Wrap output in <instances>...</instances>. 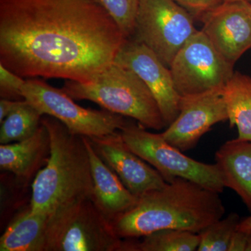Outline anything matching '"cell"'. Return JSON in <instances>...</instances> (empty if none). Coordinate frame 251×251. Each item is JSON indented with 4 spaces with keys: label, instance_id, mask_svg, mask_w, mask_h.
Instances as JSON below:
<instances>
[{
    "label": "cell",
    "instance_id": "6da1fadb",
    "mask_svg": "<svg viewBox=\"0 0 251 251\" xmlns=\"http://www.w3.org/2000/svg\"><path fill=\"white\" fill-rule=\"evenodd\" d=\"M127 39L99 0H0V64L23 78L90 82Z\"/></svg>",
    "mask_w": 251,
    "mask_h": 251
},
{
    "label": "cell",
    "instance_id": "7a4b0ae2",
    "mask_svg": "<svg viewBox=\"0 0 251 251\" xmlns=\"http://www.w3.org/2000/svg\"><path fill=\"white\" fill-rule=\"evenodd\" d=\"M219 194L190 180L176 178L138 198L131 209L112 220V226L123 239L164 229L198 234L226 213Z\"/></svg>",
    "mask_w": 251,
    "mask_h": 251
},
{
    "label": "cell",
    "instance_id": "3957f363",
    "mask_svg": "<svg viewBox=\"0 0 251 251\" xmlns=\"http://www.w3.org/2000/svg\"><path fill=\"white\" fill-rule=\"evenodd\" d=\"M41 123L49 130L50 154L33 181L29 207L36 214L49 216L73 200L93 199L94 183L83 136L71 133L49 115H43Z\"/></svg>",
    "mask_w": 251,
    "mask_h": 251
},
{
    "label": "cell",
    "instance_id": "277c9868",
    "mask_svg": "<svg viewBox=\"0 0 251 251\" xmlns=\"http://www.w3.org/2000/svg\"><path fill=\"white\" fill-rule=\"evenodd\" d=\"M62 90L74 100H91L104 110L136 120L145 128L167 127L156 99L134 72L112 63L94 80H65Z\"/></svg>",
    "mask_w": 251,
    "mask_h": 251
},
{
    "label": "cell",
    "instance_id": "5b68a950",
    "mask_svg": "<svg viewBox=\"0 0 251 251\" xmlns=\"http://www.w3.org/2000/svg\"><path fill=\"white\" fill-rule=\"evenodd\" d=\"M125 244L92 198L73 200L48 218L45 251H124Z\"/></svg>",
    "mask_w": 251,
    "mask_h": 251
},
{
    "label": "cell",
    "instance_id": "8992f818",
    "mask_svg": "<svg viewBox=\"0 0 251 251\" xmlns=\"http://www.w3.org/2000/svg\"><path fill=\"white\" fill-rule=\"evenodd\" d=\"M128 148L153 166L166 182L183 178L221 193L225 186L216 164L190 158L173 146L161 133L148 131L140 124L127 120L120 130Z\"/></svg>",
    "mask_w": 251,
    "mask_h": 251
},
{
    "label": "cell",
    "instance_id": "52a82bcc",
    "mask_svg": "<svg viewBox=\"0 0 251 251\" xmlns=\"http://www.w3.org/2000/svg\"><path fill=\"white\" fill-rule=\"evenodd\" d=\"M25 100L42 115L57 119L74 134L102 137L119 131L127 120L106 110L85 108L74 102L62 89H57L39 78L26 79L23 86Z\"/></svg>",
    "mask_w": 251,
    "mask_h": 251
},
{
    "label": "cell",
    "instance_id": "ba28073f",
    "mask_svg": "<svg viewBox=\"0 0 251 251\" xmlns=\"http://www.w3.org/2000/svg\"><path fill=\"white\" fill-rule=\"evenodd\" d=\"M195 19L173 0H140L131 38L151 50L167 67L196 32Z\"/></svg>",
    "mask_w": 251,
    "mask_h": 251
},
{
    "label": "cell",
    "instance_id": "9c48e42d",
    "mask_svg": "<svg viewBox=\"0 0 251 251\" xmlns=\"http://www.w3.org/2000/svg\"><path fill=\"white\" fill-rule=\"evenodd\" d=\"M233 68L201 29L180 50L170 69L175 89L182 97L224 88Z\"/></svg>",
    "mask_w": 251,
    "mask_h": 251
},
{
    "label": "cell",
    "instance_id": "30bf717a",
    "mask_svg": "<svg viewBox=\"0 0 251 251\" xmlns=\"http://www.w3.org/2000/svg\"><path fill=\"white\" fill-rule=\"evenodd\" d=\"M227 120L223 88L214 89L181 97L179 115L161 134L168 143L184 152L195 148L213 126Z\"/></svg>",
    "mask_w": 251,
    "mask_h": 251
},
{
    "label": "cell",
    "instance_id": "8fae6325",
    "mask_svg": "<svg viewBox=\"0 0 251 251\" xmlns=\"http://www.w3.org/2000/svg\"><path fill=\"white\" fill-rule=\"evenodd\" d=\"M115 63L134 72L156 99L167 126L179 112V94L175 89L170 68L151 50L133 38L127 39L117 54Z\"/></svg>",
    "mask_w": 251,
    "mask_h": 251
},
{
    "label": "cell",
    "instance_id": "7c38bea8",
    "mask_svg": "<svg viewBox=\"0 0 251 251\" xmlns=\"http://www.w3.org/2000/svg\"><path fill=\"white\" fill-rule=\"evenodd\" d=\"M250 3L224 1L201 22V30L221 55L232 65L251 49Z\"/></svg>",
    "mask_w": 251,
    "mask_h": 251
},
{
    "label": "cell",
    "instance_id": "4fadbf2b",
    "mask_svg": "<svg viewBox=\"0 0 251 251\" xmlns=\"http://www.w3.org/2000/svg\"><path fill=\"white\" fill-rule=\"evenodd\" d=\"M89 138L99 156L135 197L138 198L166 184L155 168L128 148L120 130L105 136Z\"/></svg>",
    "mask_w": 251,
    "mask_h": 251
},
{
    "label": "cell",
    "instance_id": "5bb4252c",
    "mask_svg": "<svg viewBox=\"0 0 251 251\" xmlns=\"http://www.w3.org/2000/svg\"><path fill=\"white\" fill-rule=\"evenodd\" d=\"M91 163L93 201L104 215L112 220L136 204L138 198L127 189L119 176L99 156L88 137L83 136Z\"/></svg>",
    "mask_w": 251,
    "mask_h": 251
},
{
    "label": "cell",
    "instance_id": "9a60e30c",
    "mask_svg": "<svg viewBox=\"0 0 251 251\" xmlns=\"http://www.w3.org/2000/svg\"><path fill=\"white\" fill-rule=\"evenodd\" d=\"M50 154L49 130L41 123L29 138L0 145V168L13 173L20 180L27 181L46 166Z\"/></svg>",
    "mask_w": 251,
    "mask_h": 251
},
{
    "label": "cell",
    "instance_id": "2e32d148",
    "mask_svg": "<svg viewBox=\"0 0 251 251\" xmlns=\"http://www.w3.org/2000/svg\"><path fill=\"white\" fill-rule=\"evenodd\" d=\"M225 188L233 190L251 214V141L227 140L215 153Z\"/></svg>",
    "mask_w": 251,
    "mask_h": 251
},
{
    "label": "cell",
    "instance_id": "e0dca14e",
    "mask_svg": "<svg viewBox=\"0 0 251 251\" xmlns=\"http://www.w3.org/2000/svg\"><path fill=\"white\" fill-rule=\"evenodd\" d=\"M48 218L30 207L20 213L0 238V251H45Z\"/></svg>",
    "mask_w": 251,
    "mask_h": 251
},
{
    "label": "cell",
    "instance_id": "ac0fdd59",
    "mask_svg": "<svg viewBox=\"0 0 251 251\" xmlns=\"http://www.w3.org/2000/svg\"><path fill=\"white\" fill-rule=\"evenodd\" d=\"M231 127L236 126L238 139L251 141V77L234 72L223 88Z\"/></svg>",
    "mask_w": 251,
    "mask_h": 251
},
{
    "label": "cell",
    "instance_id": "d6986e66",
    "mask_svg": "<svg viewBox=\"0 0 251 251\" xmlns=\"http://www.w3.org/2000/svg\"><path fill=\"white\" fill-rule=\"evenodd\" d=\"M142 238L127 239L125 251H195L200 243L199 234L181 229H161Z\"/></svg>",
    "mask_w": 251,
    "mask_h": 251
},
{
    "label": "cell",
    "instance_id": "ffe728a7",
    "mask_svg": "<svg viewBox=\"0 0 251 251\" xmlns=\"http://www.w3.org/2000/svg\"><path fill=\"white\" fill-rule=\"evenodd\" d=\"M43 115L34 106L21 100L1 123V145L27 139L34 134L41 124Z\"/></svg>",
    "mask_w": 251,
    "mask_h": 251
},
{
    "label": "cell",
    "instance_id": "44dd1931",
    "mask_svg": "<svg viewBox=\"0 0 251 251\" xmlns=\"http://www.w3.org/2000/svg\"><path fill=\"white\" fill-rule=\"evenodd\" d=\"M241 220L237 213H231L225 219L212 223L199 234L198 251H228L232 234Z\"/></svg>",
    "mask_w": 251,
    "mask_h": 251
},
{
    "label": "cell",
    "instance_id": "7402d4cb",
    "mask_svg": "<svg viewBox=\"0 0 251 251\" xmlns=\"http://www.w3.org/2000/svg\"><path fill=\"white\" fill-rule=\"evenodd\" d=\"M127 39L133 35L140 0H99Z\"/></svg>",
    "mask_w": 251,
    "mask_h": 251
},
{
    "label": "cell",
    "instance_id": "603a6c76",
    "mask_svg": "<svg viewBox=\"0 0 251 251\" xmlns=\"http://www.w3.org/2000/svg\"><path fill=\"white\" fill-rule=\"evenodd\" d=\"M26 79L0 64V97L11 100H25L23 88Z\"/></svg>",
    "mask_w": 251,
    "mask_h": 251
},
{
    "label": "cell",
    "instance_id": "cb8c5ba5",
    "mask_svg": "<svg viewBox=\"0 0 251 251\" xmlns=\"http://www.w3.org/2000/svg\"><path fill=\"white\" fill-rule=\"evenodd\" d=\"M194 18L202 22L206 15L224 2V0H173Z\"/></svg>",
    "mask_w": 251,
    "mask_h": 251
},
{
    "label": "cell",
    "instance_id": "d4e9b609",
    "mask_svg": "<svg viewBox=\"0 0 251 251\" xmlns=\"http://www.w3.org/2000/svg\"><path fill=\"white\" fill-rule=\"evenodd\" d=\"M249 233L236 229L232 234L228 251H246Z\"/></svg>",
    "mask_w": 251,
    "mask_h": 251
},
{
    "label": "cell",
    "instance_id": "484cf974",
    "mask_svg": "<svg viewBox=\"0 0 251 251\" xmlns=\"http://www.w3.org/2000/svg\"><path fill=\"white\" fill-rule=\"evenodd\" d=\"M19 101L21 100H11L1 99V100H0V123L4 121V119L16 108Z\"/></svg>",
    "mask_w": 251,
    "mask_h": 251
},
{
    "label": "cell",
    "instance_id": "4316f807",
    "mask_svg": "<svg viewBox=\"0 0 251 251\" xmlns=\"http://www.w3.org/2000/svg\"><path fill=\"white\" fill-rule=\"evenodd\" d=\"M237 229L251 234V214L249 217L241 220L240 223L238 225Z\"/></svg>",
    "mask_w": 251,
    "mask_h": 251
},
{
    "label": "cell",
    "instance_id": "83f0119b",
    "mask_svg": "<svg viewBox=\"0 0 251 251\" xmlns=\"http://www.w3.org/2000/svg\"><path fill=\"white\" fill-rule=\"evenodd\" d=\"M246 251H251V234H249Z\"/></svg>",
    "mask_w": 251,
    "mask_h": 251
},
{
    "label": "cell",
    "instance_id": "f1b7e54d",
    "mask_svg": "<svg viewBox=\"0 0 251 251\" xmlns=\"http://www.w3.org/2000/svg\"><path fill=\"white\" fill-rule=\"evenodd\" d=\"M226 2H235V1H248L251 2V0H224Z\"/></svg>",
    "mask_w": 251,
    "mask_h": 251
},
{
    "label": "cell",
    "instance_id": "f546056e",
    "mask_svg": "<svg viewBox=\"0 0 251 251\" xmlns=\"http://www.w3.org/2000/svg\"><path fill=\"white\" fill-rule=\"evenodd\" d=\"M250 9H251V2L250 3Z\"/></svg>",
    "mask_w": 251,
    "mask_h": 251
}]
</instances>
